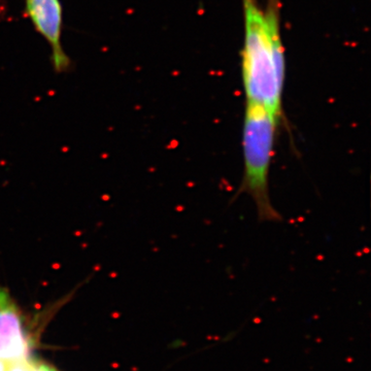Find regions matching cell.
I'll return each instance as SVG.
<instances>
[{"mask_svg":"<svg viewBox=\"0 0 371 371\" xmlns=\"http://www.w3.org/2000/svg\"><path fill=\"white\" fill-rule=\"evenodd\" d=\"M242 78L246 104H258L284 121L286 61L280 32V0H242Z\"/></svg>","mask_w":371,"mask_h":371,"instance_id":"cell-1","label":"cell"},{"mask_svg":"<svg viewBox=\"0 0 371 371\" xmlns=\"http://www.w3.org/2000/svg\"><path fill=\"white\" fill-rule=\"evenodd\" d=\"M282 123L264 106L246 104L242 138L244 176L240 193H246L252 199L259 220L264 222L280 220L269 196V174Z\"/></svg>","mask_w":371,"mask_h":371,"instance_id":"cell-2","label":"cell"},{"mask_svg":"<svg viewBox=\"0 0 371 371\" xmlns=\"http://www.w3.org/2000/svg\"><path fill=\"white\" fill-rule=\"evenodd\" d=\"M25 12L50 48V64L56 74L67 72L72 62L61 44L63 8L60 0H25Z\"/></svg>","mask_w":371,"mask_h":371,"instance_id":"cell-3","label":"cell"},{"mask_svg":"<svg viewBox=\"0 0 371 371\" xmlns=\"http://www.w3.org/2000/svg\"><path fill=\"white\" fill-rule=\"evenodd\" d=\"M23 325V314L10 291L0 286V342L6 359L26 362L29 342Z\"/></svg>","mask_w":371,"mask_h":371,"instance_id":"cell-4","label":"cell"},{"mask_svg":"<svg viewBox=\"0 0 371 371\" xmlns=\"http://www.w3.org/2000/svg\"><path fill=\"white\" fill-rule=\"evenodd\" d=\"M19 362H14L8 359L0 358V371H10Z\"/></svg>","mask_w":371,"mask_h":371,"instance_id":"cell-5","label":"cell"},{"mask_svg":"<svg viewBox=\"0 0 371 371\" xmlns=\"http://www.w3.org/2000/svg\"><path fill=\"white\" fill-rule=\"evenodd\" d=\"M0 358H4L6 359V352H4V348L2 344V342H0Z\"/></svg>","mask_w":371,"mask_h":371,"instance_id":"cell-6","label":"cell"}]
</instances>
